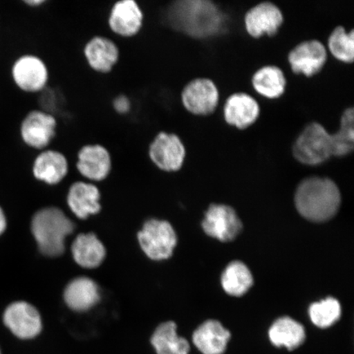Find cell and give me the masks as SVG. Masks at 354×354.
<instances>
[{
  "mask_svg": "<svg viewBox=\"0 0 354 354\" xmlns=\"http://www.w3.org/2000/svg\"><path fill=\"white\" fill-rule=\"evenodd\" d=\"M167 24L189 37L206 39L223 33V12L209 0H179L167 8Z\"/></svg>",
  "mask_w": 354,
  "mask_h": 354,
  "instance_id": "obj_1",
  "label": "cell"
},
{
  "mask_svg": "<svg viewBox=\"0 0 354 354\" xmlns=\"http://www.w3.org/2000/svg\"><path fill=\"white\" fill-rule=\"evenodd\" d=\"M340 201L339 189L334 181L318 176L304 180L295 194L299 214L316 223L333 218L339 210Z\"/></svg>",
  "mask_w": 354,
  "mask_h": 354,
  "instance_id": "obj_2",
  "label": "cell"
},
{
  "mask_svg": "<svg viewBox=\"0 0 354 354\" xmlns=\"http://www.w3.org/2000/svg\"><path fill=\"white\" fill-rule=\"evenodd\" d=\"M74 229L73 221L57 207L39 211L32 220V233L39 250L48 257L63 254L65 238L73 233Z\"/></svg>",
  "mask_w": 354,
  "mask_h": 354,
  "instance_id": "obj_3",
  "label": "cell"
},
{
  "mask_svg": "<svg viewBox=\"0 0 354 354\" xmlns=\"http://www.w3.org/2000/svg\"><path fill=\"white\" fill-rule=\"evenodd\" d=\"M322 124L313 122L304 127L293 146V154L303 165H322L332 156L331 138Z\"/></svg>",
  "mask_w": 354,
  "mask_h": 354,
  "instance_id": "obj_4",
  "label": "cell"
},
{
  "mask_svg": "<svg viewBox=\"0 0 354 354\" xmlns=\"http://www.w3.org/2000/svg\"><path fill=\"white\" fill-rule=\"evenodd\" d=\"M148 157L155 166L165 171H177L183 167L187 149L175 133L159 131L147 147Z\"/></svg>",
  "mask_w": 354,
  "mask_h": 354,
  "instance_id": "obj_5",
  "label": "cell"
},
{
  "mask_svg": "<svg viewBox=\"0 0 354 354\" xmlns=\"http://www.w3.org/2000/svg\"><path fill=\"white\" fill-rule=\"evenodd\" d=\"M59 130V121L51 113L41 109L30 111L22 120L21 137L28 147L39 150L48 149L54 142Z\"/></svg>",
  "mask_w": 354,
  "mask_h": 354,
  "instance_id": "obj_6",
  "label": "cell"
},
{
  "mask_svg": "<svg viewBox=\"0 0 354 354\" xmlns=\"http://www.w3.org/2000/svg\"><path fill=\"white\" fill-rule=\"evenodd\" d=\"M138 239L145 254L157 261L170 258L177 242L171 225L166 221L156 219L146 221Z\"/></svg>",
  "mask_w": 354,
  "mask_h": 354,
  "instance_id": "obj_7",
  "label": "cell"
},
{
  "mask_svg": "<svg viewBox=\"0 0 354 354\" xmlns=\"http://www.w3.org/2000/svg\"><path fill=\"white\" fill-rule=\"evenodd\" d=\"M143 8L135 0H120L111 7L107 25L111 32L122 39L136 37L145 26Z\"/></svg>",
  "mask_w": 354,
  "mask_h": 354,
  "instance_id": "obj_8",
  "label": "cell"
},
{
  "mask_svg": "<svg viewBox=\"0 0 354 354\" xmlns=\"http://www.w3.org/2000/svg\"><path fill=\"white\" fill-rule=\"evenodd\" d=\"M82 55L93 73L107 75L113 72L121 59L118 44L103 35H93L82 48Z\"/></svg>",
  "mask_w": 354,
  "mask_h": 354,
  "instance_id": "obj_9",
  "label": "cell"
},
{
  "mask_svg": "<svg viewBox=\"0 0 354 354\" xmlns=\"http://www.w3.org/2000/svg\"><path fill=\"white\" fill-rule=\"evenodd\" d=\"M12 75L16 86L26 93H41L50 81L46 62L35 55H25L12 66Z\"/></svg>",
  "mask_w": 354,
  "mask_h": 354,
  "instance_id": "obj_10",
  "label": "cell"
},
{
  "mask_svg": "<svg viewBox=\"0 0 354 354\" xmlns=\"http://www.w3.org/2000/svg\"><path fill=\"white\" fill-rule=\"evenodd\" d=\"M180 100L188 112L205 116L214 112L219 102V92L210 79L196 78L185 86Z\"/></svg>",
  "mask_w": 354,
  "mask_h": 354,
  "instance_id": "obj_11",
  "label": "cell"
},
{
  "mask_svg": "<svg viewBox=\"0 0 354 354\" xmlns=\"http://www.w3.org/2000/svg\"><path fill=\"white\" fill-rule=\"evenodd\" d=\"M77 159L76 167L78 171L88 180H104L112 171V153L105 145H83L78 149Z\"/></svg>",
  "mask_w": 354,
  "mask_h": 354,
  "instance_id": "obj_12",
  "label": "cell"
},
{
  "mask_svg": "<svg viewBox=\"0 0 354 354\" xmlns=\"http://www.w3.org/2000/svg\"><path fill=\"white\" fill-rule=\"evenodd\" d=\"M4 324L12 333L21 339H32L42 330L39 312L26 302H16L8 306L3 314Z\"/></svg>",
  "mask_w": 354,
  "mask_h": 354,
  "instance_id": "obj_13",
  "label": "cell"
},
{
  "mask_svg": "<svg viewBox=\"0 0 354 354\" xmlns=\"http://www.w3.org/2000/svg\"><path fill=\"white\" fill-rule=\"evenodd\" d=\"M202 225L207 234L223 242L233 241L242 230L236 212L227 205H211Z\"/></svg>",
  "mask_w": 354,
  "mask_h": 354,
  "instance_id": "obj_14",
  "label": "cell"
},
{
  "mask_svg": "<svg viewBox=\"0 0 354 354\" xmlns=\"http://www.w3.org/2000/svg\"><path fill=\"white\" fill-rule=\"evenodd\" d=\"M289 63L296 74L313 77L320 72L327 59L326 48L319 41L301 42L290 52Z\"/></svg>",
  "mask_w": 354,
  "mask_h": 354,
  "instance_id": "obj_15",
  "label": "cell"
},
{
  "mask_svg": "<svg viewBox=\"0 0 354 354\" xmlns=\"http://www.w3.org/2000/svg\"><path fill=\"white\" fill-rule=\"evenodd\" d=\"M283 21L284 16L280 8L271 2L257 4L245 16L247 32L254 38H259L264 35L269 37L276 35Z\"/></svg>",
  "mask_w": 354,
  "mask_h": 354,
  "instance_id": "obj_16",
  "label": "cell"
},
{
  "mask_svg": "<svg viewBox=\"0 0 354 354\" xmlns=\"http://www.w3.org/2000/svg\"><path fill=\"white\" fill-rule=\"evenodd\" d=\"M69 163L59 149L42 150L35 158L33 174L35 178L48 185H57L68 174Z\"/></svg>",
  "mask_w": 354,
  "mask_h": 354,
  "instance_id": "obj_17",
  "label": "cell"
},
{
  "mask_svg": "<svg viewBox=\"0 0 354 354\" xmlns=\"http://www.w3.org/2000/svg\"><path fill=\"white\" fill-rule=\"evenodd\" d=\"M259 113L258 102L245 93H236L232 95L224 105L225 122L241 130L253 125Z\"/></svg>",
  "mask_w": 354,
  "mask_h": 354,
  "instance_id": "obj_18",
  "label": "cell"
},
{
  "mask_svg": "<svg viewBox=\"0 0 354 354\" xmlns=\"http://www.w3.org/2000/svg\"><path fill=\"white\" fill-rule=\"evenodd\" d=\"M231 333L218 321L209 320L193 334V344L202 354H223Z\"/></svg>",
  "mask_w": 354,
  "mask_h": 354,
  "instance_id": "obj_19",
  "label": "cell"
},
{
  "mask_svg": "<svg viewBox=\"0 0 354 354\" xmlns=\"http://www.w3.org/2000/svg\"><path fill=\"white\" fill-rule=\"evenodd\" d=\"M100 192L96 185L77 181L71 185L68 194V203L77 218L86 219L91 214H96L101 209Z\"/></svg>",
  "mask_w": 354,
  "mask_h": 354,
  "instance_id": "obj_20",
  "label": "cell"
},
{
  "mask_svg": "<svg viewBox=\"0 0 354 354\" xmlns=\"http://www.w3.org/2000/svg\"><path fill=\"white\" fill-rule=\"evenodd\" d=\"M64 299L66 305L74 311H87L99 303V287L90 278H76L66 287Z\"/></svg>",
  "mask_w": 354,
  "mask_h": 354,
  "instance_id": "obj_21",
  "label": "cell"
},
{
  "mask_svg": "<svg viewBox=\"0 0 354 354\" xmlns=\"http://www.w3.org/2000/svg\"><path fill=\"white\" fill-rule=\"evenodd\" d=\"M270 342L274 346L294 351L304 342L306 338L304 327L289 317L279 318L268 332Z\"/></svg>",
  "mask_w": 354,
  "mask_h": 354,
  "instance_id": "obj_22",
  "label": "cell"
},
{
  "mask_svg": "<svg viewBox=\"0 0 354 354\" xmlns=\"http://www.w3.org/2000/svg\"><path fill=\"white\" fill-rule=\"evenodd\" d=\"M72 252L76 263L85 268H95L103 263L105 248L95 234H81L72 245Z\"/></svg>",
  "mask_w": 354,
  "mask_h": 354,
  "instance_id": "obj_23",
  "label": "cell"
},
{
  "mask_svg": "<svg viewBox=\"0 0 354 354\" xmlns=\"http://www.w3.org/2000/svg\"><path fill=\"white\" fill-rule=\"evenodd\" d=\"M174 322H166L154 330L150 342L156 354H189L190 346L187 339L177 334Z\"/></svg>",
  "mask_w": 354,
  "mask_h": 354,
  "instance_id": "obj_24",
  "label": "cell"
},
{
  "mask_svg": "<svg viewBox=\"0 0 354 354\" xmlns=\"http://www.w3.org/2000/svg\"><path fill=\"white\" fill-rule=\"evenodd\" d=\"M255 91L268 99H277L284 94L286 78L284 73L277 66H265L252 77Z\"/></svg>",
  "mask_w": 354,
  "mask_h": 354,
  "instance_id": "obj_25",
  "label": "cell"
},
{
  "mask_svg": "<svg viewBox=\"0 0 354 354\" xmlns=\"http://www.w3.org/2000/svg\"><path fill=\"white\" fill-rule=\"evenodd\" d=\"M253 277L245 263L234 261L225 268L221 277V285L230 295H245L253 285Z\"/></svg>",
  "mask_w": 354,
  "mask_h": 354,
  "instance_id": "obj_26",
  "label": "cell"
},
{
  "mask_svg": "<svg viewBox=\"0 0 354 354\" xmlns=\"http://www.w3.org/2000/svg\"><path fill=\"white\" fill-rule=\"evenodd\" d=\"M354 110H344L340 119L337 132L330 135L332 156L344 157L353 151L354 149Z\"/></svg>",
  "mask_w": 354,
  "mask_h": 354,
  "instance_id": "obj_27",
  "label": "cell"
},
{
  "mask_svg": "<svg viewBox=\"0 0 354 354\" xmlns=\"http://www.w3.org/2000/svg\"><path fill=\"white\" fill-rule=\"evenodd\" d=\"M309 316L314 325L319 328H328L342 316V306L338 300L327 298L312 304L309 308Z\"/></svg>",
  "mask_w": 354,
  "mask_h": 354,
  "instance_id": "obj_28",
  "label": "cell"
},
{
  "mask_svg": "<svg viewBox=\"0 0 354 354\" xmlns=\"http://www.w3.org/2000/svg\"><path fill=\"white\" fill-rule=\"evenodd\" d=\"M353 30L347 32L343 26H338L330 34L328 48L336 59L345 64H352L354 59Z\"/></svg>",
  "mask_w": 354,
  "mask_h": 354,
  "instance_id": "obj_29",
  "label": "cell"
},
{
  "mask_svg": "<svg viewBox=\"0 0 354 354\" xmlns=\"http://www.w3.org/2000/svg\"><path fill=\"white\" fill-rule=\"evenodd\" d=\"M113 111L120 116H127L132 110V100L127 95H118L112 100Z\"/></svg>",
  "mask_w": 354,
  "mask_h": 354,
  "instance_id": "obj_30",
  "label": "cell"
},
{
  "mask_svg": "<svg viewBox=\"0 0 354 354\" xmlns=\"http://www.w3.org/2000/svg\"><path fill=\"white\" fill-rule=\"evenodd\" d=\"M24 3L30 8H39L46 4L48 1L46 0H25Z\"/></svg>",
  "mask_w": 354,
  "mask_h": 354,
  "instance_id": "obj_31",
  "label": "cell"
},
{
  "mask_svg": "<svg viewBox=\"0 0 354 354\" xmlns=\"http://www.w3.org/2000/svg\"><path fill=\"white\" fill-rule=\"evenodd\" d=\"M6 228V219L1 209H0V234H1Z\"/></svg>",
  "mask_w": 354,
  "mask_h": 354,
  "instance_id": "obj_32",
  "label": "cell"
},
{
  "mask_svg": "<svg viewBox=\"0 0 354 354\" xmlns=\"http://www.w3.org/2000/svg\"><path fill=\"white\" fill-rule=\"evenodd\" d=\"M0 354H1V351H0Z\"/></svg>",
  "mask_w": 354,
  "mask_h": 354,
  "instance_id": "obj_33",
  "label": "cell"
}]
</instances>
